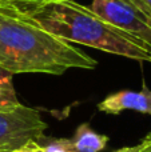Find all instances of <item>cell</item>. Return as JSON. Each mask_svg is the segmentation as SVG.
Listing matches in <instances>:
<instances>
[{"instance_id": "obj_7", "label": "cell", "mask_w": 151, "mask_h": 152, "mask_svg": "<svg viewBox=\"0 0 151 152\" xmlns=\"http://www.w3.org/2000/svg\"><path fill=\"white\" fill-rule=\"evenodd\" d=\"M21 105L13 87V75L0 67V111H12Z\"/></svg>"}, {"instance_id": "obj_9", "label": "cell", "mask_w": 151, "mask_h": 152, "mask_svg": "<svg viewBox=\"0 0 151 152\" xmlns=\"http://www.w3.org/2000/svg\"><path fill=\"white\" fill-rule=\"evenodd\" d=\"M5 1L10 5L15 7L16 10H19L20 12L31 15L36 8H39L40 5L45 4L48 1H52V0H5Z\"/></svg>"}, {"instance_id": "obj_12", "label": "cell", "mask_w": 151, "mask_h": 152, "mask_svg": "<svg viewBox=\"0 0 151 152\" xmlns=\"http://www.w3.org/2000/svg\"><path fill=\"white\" fill-rule=\"evenodd\" d=\"M143 1L146 3V5H147V7H149L150 10H151V0H143Z\"/></svg>"}, {"instance_id": "obj_8", "label": "cell", "mask_w": 151, "mask_h": 152, "mask_svg": "<svg viewBox=\"0 0 151 152\" xmlns=\"http://www.w3.org/2000/svg\"><path fill=\"white\" fill-rule=\"evenodd\" d=\"M42 152H76L72 148L70 139H55V137H45L43 135L36 140Z\"/></svg>"}, {"instance_id": "obj_1", "label": "cell", "mask_w": 151, "mask_h": 152, "mask_svg": "<svg viewBox=\"0 0 151 152\" xmlns=\"http://www.w3.org/2000/svg\"><path fill=\"white\" fill-rule=\"evenodd\" d=\"M0 67L12 75H63L68 69H95L98 61L55 36L27 13L0 4Z\"/></svg>"}, {"instance_id": "obj_11", "label": "cell", "mask_w": 151, "mask_h": 152, "mask_svg": "<svg viewBox=\"0 0 151 152\" xmlns=\"http://www.w3.org/2000/svg\"><path fill=\"white\" fill-rule=\"evenodd\" d=\"M13 152H42V151H40L37 143L35 142V140H31V142H28L26 145H23V147H20L19 150H16Z\"/></svg>"}, {"instance_id": "obj_6", "label": "cell", "mask_w": 151, "mask_h": 152, "mask_svg": "<svg viewBox=\"0 0 151 152\" xmlns=\"http://www.w3.org/2000/svg\"><path fill=\"white\" fill-rule=\"evenodd\" d=\"M70 142L76 152H100L108 143V136L98 134L90 124L83 123L76 128Z\"/></svg>"}, {"instance_id": "obj_13", "label": "cell", "mask_w": 151, "mask_h": 152, "mask_svg": "<svg viewBox=\"0 0 151 152\" xmlns=\"http://www.w3.org/2000/svg\"><path fill=\"white\" fill-rule=\"evenodd\" d=\"M1 3H5V4H8V3L5 1V0H0V4H1Z\"/></svg>"}, {"instance_id": "obj_5", "label": "cell", "mask_w": 151, "mask_h": 152, "mask_svg": "<svg viewBox=\"0 0 151 152\" xmlns=\"http://www.w3.org/2000/svg\"><path fill=\"white\" fill-rule=\"evenodd\" d=\"M98 110L108 115H119L123 111H136L151 115V89L143 86L141 91L125 89L115 92L99 103Z\"/></svg>"}, {"instance_id": "obj_10", "label": "cell", "mask_w": 151, "mask_h": 152, "mask_svg": "<svg viewBox=\"0 0 151 152\" xmlns=\"http://www.w3.org/2000/svg\"><path fill=\"white\" fill-rule=\"evenodd\" d=\"M115 152H151V134H149L139 144L134 147H125Z\"/></svg>"}, {"instance_id": "obj_2", "label": "cell", "mask_w": 151, "mask_h": 152, "mask_svg": "<svg viewBox=\"0 0 151 152\" xmlns=\"http://www.w3.org/2000/svg\"><path fill=\"white\" fill-rule=\"evenodd\" d=\"M28 16L71 44H83L112 55L151 63V50L143 42L110 24L91 7L75 0H52Z\"/></svg>"}, {"instance_id": "obj_3", "label": "cell", "mask_w": 151, "mask_h": 152, "mask_svg": "<svg viewBox=\"0 0 151 152\" xmlns=\"http://www.w3.org/2000/svg\"><path fill=\"white\" fill-rule=\"evenodd\" d=\"M91 10L151 50V10L143 0H92Z\"/></svg>"}, {"instance_id": "obj_4", "label": "cell", "mask_w": 151, "mask_h": 152, "mask_svg": "<svg viewBox=\"0 0 151 152\" xmlns=\"http://www.w3.org/2000/svg\"><path fill=\"white\" fill-rule=\"evenodd\" d=\"M47 123L36 108L19 105L12 111H0V152H13L28 142L44 135Z\"/></svg>"}]
</instances>
